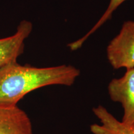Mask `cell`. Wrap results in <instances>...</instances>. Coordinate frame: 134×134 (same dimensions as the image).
Segmentation results:
<instances>
[{
  "label": "cell",
  "mask_w": 134,
  "mask_h": 134,
  "mask_svg": "<svg viewBox=\"0 0 134 134\" xmlns=\"http://www.w3.org/2000/svg\"><path fill=\"white\" fill-rule=\"evenodd\" d=\"M125 1H127V0H110V2L109 3L108 7L107 8V9L104 13L103 16L100 17V19L94 24V26L85 36L82 37L81 38H79V39H78L76 41H74L73 42L69 43L67 46L72 51L76 50L78 48H81V46L83 45V43L88 39L89 37L91 36V35L93 34L94 32H95L100 27L104 24L105 22H107L109 19H110L111 18L113 13Z\"/></svg>",
  "instance_id": "cell-7"
},
{
  "label": "cell",
  "mask_w": 134,
  "mask_h": 134,
  "mask_svg": "<svg viewBox=\"0 0 134 134\" xmlns=\"http://www.w3.org/2000/svg\"><path fill=\"white\" fill-rule=\"evenodd\" d=\"M80 75V70L70 65L38 68L9 63L0 67V105H17L28 93L44 86H70Z\"/></svg>",
  "instance_id": "cell-1"
},
{
  "label": "cell",
  "mask_w": 134,
  "mask_h": 134,
  "mask_svg": "<svg viewBox=\"0 0 134 134\" xmlns=\"http://www.w3.org/2000/svg\"><path fill=\"white\" fill-rule=\"evenodd\" d=\"M32 31V24L23 20L18 25L16 33L0 38V67L17 61L24 50V42Z\"/></svg>",
  "instance_id": "cell-4"
},
{
  "label": "cell",
  "mask_w": 134,
  "mask_h": 134,
  "mask_svg": "<svg viewBox=\"0 0 134 134\" xmlns=\"http://www.w3.org/2000/svg\"><path fill=\"white\" fill-rule=\"evenodd\" d=\"M0 134H33L31 120L18 105H0Z\"/></svg>",
  "instance_id": "cell-5"
},
{
  "label": "cell",
  "mask_w": 134,
  "mask_h": 134,
  "mask_svg": "<svg viewBox=\"0 0 134 134\" xmlns=\"http://www.w3.org/2000/svg\"><path fill=\"white\" fill-rule=\"evenodd\" d=\"M108 61L114 69L134 68V21H127L106 50Z\"/></svg>",
  "instance_id": "cell-2"
},
{
  "label": "cell",
  "mask_w": 134,
  "mask_h": 134,
  "mask_svg": "<svg viewBox=\"0 0 134 134\" xmlns=\"http://www.w3.org/2000/svg\"><path fill=\"white\" fill-rule=\"evenodd\" d=\"M108 93L110 99L122 105V123L134 125V68L127 69L120 78L112 80L108 85Z\"/></svg>",
  "instance_id": "cell-3"
},
{
  "label": "cell",
  "mask_w": 134,
  "mask_h": 134,
  "mask_svg": "<svg viewBox=\"0 0 134 134\" xmlns=\"http://www.w3.org/2000/svg\"><path fill=\"white\" fill-rule=\"evenodd\" d=\"M93 111L100 122V124H94L90 126L93 134H134V125L118 120L103 105L94 108Z\"/></svg>",
  "instance_id": "cell-6"
}]
</instances>
